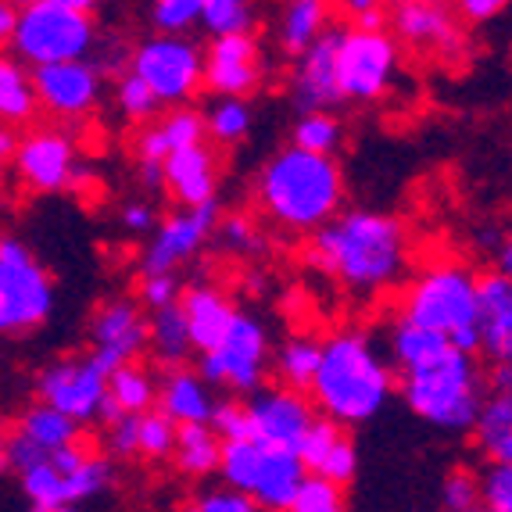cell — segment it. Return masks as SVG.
Wrapping results in <instances>:
<instances>
[{
    "label": "cell",
    "instance_id": "obj_9",
    "mask_svg": "<svg viewBox=\"0 0 512 512\" xmlns=\"http://www.w3.org/2000/svg\"><path fill=\"white\" fill-rule=\"evenodd\" d=\"M129 72L158 97L162 108H183L205 86V47L190 36H144L133 47Z\"/></svg>",
    "mask_w": 512,
    "mask_h": 512
},
{
    "label": "cell",
    "instance_id": "obj_51",
    "mask_svg": "<svg viewBox=\"0 0 512 512\" xmlns=\"http://www.w3.org/2000/svg\"><path fill=\"white\" fill-rule=\"evenodd\" d=\"M337 11L348 18L351 29H366V33L387 29V4H376V0H348Z\"/></svg>",
    "mask_w": 512,
    "mask_h": 512
},
{
    "label": "cell",
    "instance_id": "obj_45",
    "mask_svg": "<svg viewBox=\"0 0 512 512\" xmlns=\"http://www.w3.org/2000/svg\"><path fill=\"white\" fill-rule=\"evenodd\" d=\"M208 427L215 430V437H219L222 444L251 441L248 409H244V402H237V398H222V402H215L212 419H208Z\"/></svg>",
    "mask_w": 512,
    "mask_h": 512
},
{
    "label": "cell",
    "instance_id": "obj_32",
    "mask_svg": "<svg viewBox=\"0 0 512 512\" xmlns=\"http://www.w3.org/2000/svg\"><path fill=\"white\" fill-rule=\"evenodd\" d=\"M40 111L33 90V72L15 58L0 54V126H22Z\"/></svg>",
    "mask_w": 512,
    "mask_h": 512
},
{
    "label": "cell",
    "instance_id": "obj_24",
    "mask_svg": "<svg viewBox=\"0 0 512 512\" xmlns=\"http://www.w3.org/2000/svg\"><path fill=\"white\" fill-rule=\"evenodd\" d=\"M165 190L176 197L180 208H201L208 201H219V158L208 144L190 147V151L169 154V162L162 165Z\"/></svg>",
    "mask_w": 512,
    "mask_h": 512
},
{
    "label": "cell",
    "instance_id": "obj_33",
    "mask_svg": "<svg viewBox=\"0 0 512 512\" xmlns=\"http://www.w3.org/2000/svg\"><path fill=\"white\" fill-rule=\"evenodd\" d=\"M108 402L119 409V416H147L158 409V376L147 366H119L108 376Z\"/></svg>",
    "mask_w": 512,
    "mask_h": 512
},
{
    "label": "cell",
    "instance_id": "obj_11",
    "mask_svg": "<svg viewBox=\"0 0 512 512\" xmlns=\"http://www.w3.org/2000/svg\"><path fill=\"white\" fill-rule=\"evenodd\" d=\"M402 69V47L387 29L366 33V29H341L337 40V90L341 101L373 104L391 94L394 79Z\"/></svg>",
    "mask_w": 512,
    "mask_h": 512
},
{
    "label": "cell",
    "instance_id": "obj_19",
    "mask_svg": "<svg viewBox=\"0 0 512 512\" xmlns=\"http://www.w3.org/2000/svg\"><path fill=\"white\" fill-rule=\"evenodd\" d=\"M90 341L94 351L90 359L104 369L115 373L119 366L137 362V355L147 348V312L140 308L137 298H111L90 319Z\"/></svg>",
    "mask_w": 512,
    "mask_h": 512
},
{
    "label": "cell",
    "instance_id": "obj_38",
    "mask_svg": "<svg viewBox=\"0 0 512 512\" xmlns=\"http://www.w3.org/2000/svg\"><path fill=\"white\" fill-rule=\"evenodd\" d=\"M251 126H255V111H251L248 101H230V97H222V101H215L205 115L208 137H212L219 147H233V144H240V140H248Z\"/></svg>",
    "mask_w": 512,
    "mask_h": 512
},
{
    "label": "cell",
    "instance_id": "obj_42",
    "mask_svg": "<svg viewBox=\"0 0 512 512\" xmlns=\"http://www.w3.org/2000/svg\"><path fill=\"white\" fill-rule=\"evenodd\" d=\"M115 104H119L122 115H126L129 122H137V126L154 122V119H158V111H162L158 97H154L151 90H147V86L133 76V72L119 76V83H115Z\"/></svg>",
    "mask_w": 512,
    "mask_h": 512
},
{
    "label": "cell",
    "instance_id": "obj_3",
    "mask_svg": "<svg viewBox=\"0 0 512 512\" xmlns=\"http://www.w3.org/2000/svg\"><path fill=\"white\" fill-rule=\"evenodd\" d=\"M255 205L280 230L312 237L341 215L344 172L337 158L308 154L287 144L258 169Z\"/></svg>",
    "mask_w": 512,
    "mask_h": 512
},
{
    "label": "cell",
    "instance_id": "obj_30",
    "mask_svg": "<svg viewBox=\"0 0 512 512\" xmlns=\"http://www.w3.org/2000/svg\"><path fill=\"white\" fill-rule=\"evenodd\" d=\"M15 434L26 437L29 444H36L40 452H61V448H72V444H79V437H83V427L79 423H72L69 416H61L58 409H51V405H29L22 416H18L15 423Z\"/></svg>",
    "mask_w": 512,
    "mask_h": 512
},
{
    "label": "cell",
    "instance_id": "obj_21",
    "mask_svg": "<svg viewBox=\"0 0 512 512\" xmlns=\"http://www.w3.org/2000/svg\"><path fill=\"white\" fill-rule=\"evenodd\" d=\"M337 40H341V29L330 26L294 61L291 101L301 115H308V111H330L333 104H341V90H337Z\"/></svg>",
    "mask_w": 512,
    "mask_h": 512
},
{
    "label": "cell",
    "instance_id": "obj_26",
    "mask_svg": "<svg viewBox=\"0 0 512 512\" xmlns=\"http://www.w3.org/2000/svg\"><path fill=\"white\" fill-rule=\"evenodd\" d=\"M212 409L215 394L197 369L176 366L158 376V412L172 419L176 427H205L212 419Z\"/></svg>",
    "mask_w": 512,
    "mask_h": 512
},
{
    "label": "cell",
    "instance_id": "obj_23",
    "mask_svg": "<svg viewBox=\"0 0 512 512\" xmlns=\"http://www.w3.org/2000/svg\"><path fill=\"white\" fill-rule=\"evenodd\" d=\"M183 319H187L190 344L197 355L212 351L215 344L226 337V330L233 326V319L240 316V308H233V298L215 283H190L187 291L180 294Z\"/></svg>",
    "mask_w": 512,
    "mask_h": 512
},
{
    "label": "cell",
    "instance_id": "obj_59",
    "mask_svg": "<svg viewBox=\"0 0 512 512\" xmlns=\"http://www.w3.org/2000/svg\"><path fill=\"white\" fill-rule=\"evenodd\" d=\"M291 512H348L344 505H330V509H291Z\"/></svg>",
    "mask_w": 512,
    "mask_h": 512
},
{
    "label": "cell",
    "instance_id": "obj_34",
    "mask_svg": "<svg viewBox=\"0 0 512 512\" xmlns=\"http://www.w3.org/2000/svg\"><path fill=\"white\" fill-rule=\"evenodd\" d=\"M273 369L276 384L287 387V391H298V394H308L312 380H316V369H319V341L316 337H287L280 348L273 351Z\"/></svg>",
    "mask_w": 512,
    "mask_h": 512
},
{
    "label": "cell",
    "instance_id": "obj_7",
    "mask_svg": "<svg viewBox=\"0 0 512 512\" xmlns=\"http://www.w3.org/2000/svg\"><path fill=\"white\" fill-rule=\"evenodd\" d=\"M219 477L222 487L251 498L262 512H291L308 473L298 452H283L258 441H233L222 444Z\"/></svg>",
    "mask_w": 512,
    "mask_h": 512
},
{
    "label": "cell",
    "instance_id": "obj_29",
    "mask_svg": "<svg viewBox=\"0 0 512 512\" xmlns=\"http://www.w3.org/2000/svg\"><path fill=\"white\" fill-rule=\"evenodd\" d=\"M470 434L487 466H512V398L487 394Z\"/></svg>",
    "mask_w": 512,
    "mask_h": 512
},
{
    "label": "cell",
    "instance_id": "obj_36",
    "mask_svg": "<svg viewBox=\"0 0 512 512\" xmlns=\"http://www.w3.org/2000/svg\"><path fill=\"white\" fill-rule=\"evenodd\" d=\"M201 26L212 40L226 36H255L258 11L248 0H201Z\"/></svg>",
    "mask_w": 512,
    "mask_h": 512
},
{
    "label": "cell",
    "instance_id": "obj_43",
    "mask_svg": "<svg viewBox=\"0 0 512 512\" xmlns=\"http://www.w3.org/2000/svg\"><path fill=\"white\" fill-rule=\"evenodd\" d=\"M176 423L165 419L158 409H151L147 416H140V444H137V455L140 459H151V462H162L172 459L176 452Z\"/></svg>",
    "mask_w": 512,
    "mask_h": 512
},
{
    "label": "cell",
    "instance_id": "obj_22",
    "mask_svg": "<svg viewBox=\"0 0 512 512\" xmlns=\"http://www.w3.org/2000/svg\"><path fill=\"white\" fill-rule=\"evenodd\" d=\"M298 459L305 466L308 477H319L333 487H348L359 473V448L348 437V430H341L337 423L319 416L312 423V430L305 434L298 448Z\"/></svg>",
    "mask_w": 512,
    "mask_h": 512
},
{
    "label": "cell",
    "instance_id": "obj_4",
    "mask_svg": "<svg viewBox=\"0 0 512 512\" xmlns=\"http://www.w3.org/2000/svg\"><path fill=\"white\" fill-rule=\"evenodd\" d=\"M398 319L437 333L455 351H480V276L466 262L441 258L412 273L398 291Z\"/></svg>",
    "mask_w": 512,
    "mask_h": 512
},
{
    "label": "cell",
    "instance_id": "obj_28",
    "mask_svg": "<svg viewBox=\"0 0 512 512\" xmlns=\"http://www.w3.org/2000/svg\"><path fill=\"white\" fill-rule=\"evenodd\" d=\"M444 351H452V344L444 341V337H437V333L423 330V326L405 323L398 316L387 326V362L398 373H412V369L430 366L434 359H441Z\"/></svg>",
    "mask_w": 512,
    "mask_h": 512
},
{
    "label": "cell",
    "instance_id": "obj_18",
    "mask_svg": "<svg viewBox=\"0 0 512 512\" xmlns=\"http://www.w3.org/2000/svg\"><path fill=\"white\" fill-rule=\"evenodd\" d=\"M36 104L61 122H76L94 115L104 94V76L90 61H65L33 69Z\"/></svg>",
    "mask_w": 512,
    "mask_h": 512
},
{
    "label": "cell",
    "instance_id": "obj_52",
    "mask_svg": "<svg viewBox=\"0 0 512 512\" xmlns=\"http://www.w3.org/2000/svg\"><path fill=\"white\" fill-rule=\"evenodd\" d=\"M330 505H344L341 487L326 484V480H319V477H305V484H301L291 509H330Z\"/></svg>",
    "mask_w": 512,
    "mask_h": 512
},
{
    "label": "cell",
    "instance_id": "obj_12",
    "mask_svg": "<svg viewBox=\"0 0 512 512\" xmlns=\"http://www.w3.org/2000/svg\"><path fill=\"white\" fill-rule=\"evenodd\" d=\"M273 362V344H269V330L258 323L255 316L240 312L233 319V326L226 330L219 344L212 351L201 355V380L208 387H222L230 394H255L258 387H265V373Z\"/></svg>",
    "mask_w": 512,
    "mask_h": 512
},
{
    "label": "cell",
    "instance_id": "obj_47",
    "mask_svg": "<svg viewBox=\"0 0 512 512\" xmlns=\"http://www.w3.org/2000/svg\"><path fill=\"white\" fill-rule=\"evenodd\" d=\"M140 416H119L104 427V455L108 459H137Z\"/></svg>",
    "mask_w": 512,
    "mask_h": 512
},
{
    "label": "cell",
    "instance_id": "obj_41",
    "mask_svg": "<svg viewBox=\"0 0 512 512\" xmlns=\"http://www.w3.org/2000/svg\"><path fill=\"white\" fill-rule=\"evenodd\" d=\"M147 15L158 36H190L201 26V0H154Z\"/></svg>",
    "mask_w": 512,
    "mask_h": 512
},
{
    "label": "cell",
    "instance_id": "obj_6",
    "mask_svg": "<svg viewBox=\"0 0 512 512\" xmlns=\"http://www.w3.org/2000/svg\"><path fill=\"white\" fill-rule=\"evenodd\" d=\"M94 0H26L18 4V26L11 36L22 65H65L90 61L97 43Z\"/></svg>",
    "mask_w": 512,
    "mask_h": 512
},
{
    "label": "cell",
    "instance_id": "obj_1",
    "mask_svg": "<svg viewBox=\"0 0 512 512\" xmlns=\"http://www.w3.org/2000/svg\"><path fill=\"white\" fill-rule=\"evenodd\" d=\"M409 226L391 212L351 208L308 237V262L344 294L376 298L409 276Z\"/></svg>",
    "mask_w": 512,
    "mask_h": 512
},
{
    "label": "cell",
    "instance_id": "obj_35",
    "mask_svg": "<svg viewBox=\"0 0 512 512\" xmlns=\"http://www.w3.org/2000/svg\"><path fill=\"white\" fill-rule=\"evenodd\" d=\"M219 455H222V441L215 437V430L208 427H180L176 430V452L172 462L183 477L205 480L208 473H219Z\"/></svg>",
    "mask_w": 512,
    "mask_h": 512
},
{
    "label": "cell",
    "instance_id": "obj_37",
    "mask_svg": "<svg viewBox=\"0 0 512 512\" xmlns=\"http://www.w3.org/2000/svg\"><path fill=\"white\" fill-rule=\"evenodd\" d=\"M291 144L308 154H326V158H333L337 147L344 144V126L333 111H308V115H298V122H294Z\"/></svg>",
    "mask_w": 512,
    "mask_h": 512
},
{
    "label": "cell",
    "instance_id": "obj_49",
    "mask_svg": "<svg viewBox=\"0 0 512 512\" xmlns=\"http://www.w3.org/2000/svg\"><path fill=\"white\" fill-rule=\"evenodd\" d=\"M180 280L176 276H140V291L137 301L140 308H151V312H162V308L180 305Z\"/></svg>",
    "mask_w": 512,
    "mask_h": 512
},
{
    "label": "cell",
    "instance_id": "obj_10",
    "mask_svg": "<svg viewBox=\"0 0 512 512\" xmlns=\"http://www.w3.org/2000/svg\"><path fill=\"white\" fill-rule=\"evenodd\" d=\"M22 491L33 509H72V505L97 498L111 487V459L90 452L83 441L72 448L51 452L33 470L22 473Z\"/></svg>",
    "mask_w": 512,
    "mask_h": 512
},
{
    "label": "cell",
    "instance_id": "obj_20",
    "mask_svg": "<svg viewBox=\"0 0 512 512\" xmlns=\"http://www.w3.org/2000/svg\"><path fill=\"white\" fill-rule=\"evenodd\" d=\"M265 58L255 36H226L205 47V90L230 101H248L262 86Z\"/></svg>",
    "mask_w": 512,
    "mask_h": 512
},
{
    "label": "cell",
    "instance_id": "obj_16",
    "mask_svg": "<svg viewBox=\"0 0 512 512\" xmlns=\"http://www.w3.org/2000/svg\"><path fill=\"white\" fill-rule=\"evenodd\" d=\"M15 172L36 194H61L83 180V162H79L76 140L65 129H33L18 140Z\"/></svg>",
    "mask_w": 512,
    "mask_h": 512
},
{
    "label": "cell",
    "instance_id": "obj_2",
    "mask_svg": "<svg viewBox=\"0 0 512 512\" xmlns=\"http://www.w3.org/2000/svg\"><path fill=\"white\" fill-rule=\"evenodd\" d=\"M398 394V376L387 355L359 326H341L319 341V369L308 387L316 412L341 430L362 427Z\"/></svg>",
    "mask_w": 512,
    "mask_h": 512
},
{
    "label": "cell",
    "instance_id": "obj_53",
    "mask_svg": "<svg viewBox=\"0 0 512 512\" xmlns=\"http://www.w3.org/2000/svg\"><path fill=\"white\" fill-rule=\"evenodd\" d=\"M119 222H122V230H129V233H154L158 212H154L151 201H126L119 212Z\"/></svg>",
    "mask_w": 512,
    "mask_h": 512
},
{
    "label": "cell",
    "instance_id": "obj_14",
    "mask_svg": "<svg viewBox=\"0 0 512 512\" xmlns=\"http://www.w3.org/2000/svg\"><path fill=\"white\" fill-rule=\"evenodd\" d=\"M219 219V201H208L201 208H176L158 219L147 248L140 251V276H176L180 265H187L205 248Z\"/></svg>",
    "mask_w": 512,
    "mask_h": 512
},
{
    "label": "cell",
    "instance_id": "obj_44",
    "mask_svg": "<svg viewBox=\"0 0 512 512\" xmlns=\"http://www.w3.org/2000/svg\"><path fill=\"white\" fill-rule=\"evenodd\" d=\"M444 512H480V477L466 466L452 470L441 480Z\"/></svg>",
    "mask_w": 512,
    "mask_h": 512
},
{
    "label": "cell",
    "instance_id": "obj_50",
    "mask_svg": "<svg viewBox=\"0 0 512 512\" xmlns=\"http://www.w3.org/2000/svg\"><path fill=\"white\" fill-rule=\"evenodd\" d=\"M129 58H133V51H129L122 40H111V36H97L94 43V54H90V65H94L101 76H126L129 72Z\"/></svg>",
    "mask_w": 512,
    "mask_h": 512
},
{
    "label": "cell",
    "instance_id": "obj_56",
    "mask_svg": "<svg viewBox=\"0 0 512 512\" xmlns=\"http://www.w3.org/2000/svg\"><path fill=\"white\" fill-rule=\"evenodd\" d=\"M15 26H18V4H11V0H0V47H4V43H11Z\"/></svg>",
    "mask_w": 512,
    "mask_h": 512
},
{
    "label": "cell",
    "instance_id": "obj_40",
    "mask_svg": "<svg viewBox=\"0 0 512 512\" xmlns=\"http://www.w3.org/2000/svg\"><path fill=\"white\" fill-rule=\"evenodd\" d=\"M215 237H219L222 248L237 258H251L265 251V237H262V230H258V222L244 212L222 215L219 226H215Z\"/></svg>",
    "mask_w": 512,
    "mask_h": 512
},
{
    "label": "cell",
    "instance_id": "obj_39",
    "mask_svg": "<svg viewBox=\"0 0 512 512\" xmlns=\"http://www.w3.org/2000/svg\"><path fill=\"white\" fill-rule=\"evenodd\" d=\"M158 129H162L165 144H169V151H190V147H201L208 137L205 129V115L197 108H190V104H183V108H169L165 115H158Z\"/></svg>",
    "mask_w": 512,
    "mask_h": 512
},
{
    "label": "cell",
    "instance_id": "obj_25",
    "mask_svg": "<svg viewBox=\"0 0 512 512\" xmlns=\"http://www.w3.org/2000/svg\"><path fill=\"white\" fill-rule=\"evenodd\" d=\"M480 355L491 366L512 362V280L495 269L480 276Z\"/></svg>",
    "mask_w": 512,
    "mask_h": 512
},
{
    "label": "cell",
    "instance_id": "obj_61",
    "mask_svg": "<svg viewBox=\"0 0 512 512\" xmlns=\"http://www.w3.org/2000/svg\"><path fill=\"white\" fill-rule=\"evenodd\" d=\"M33 512H76V509H33Z\"/></svg>",
    "mask_w": 512,
    "mask_h": 512
},
{
    "label": "cell",
    "instance_id": "obj_15",
    "mask_svg": "<svg viewBox=\"0 0 512 512\" xmlns=\"http://www.w3.org/2000/svg\"><path fill=\"white\" fill-rule=\"evenodd\" d=\"M387 33L398 40V47L405 43L412 51L437 54L444 61H462L470 54V40L448 4H430V0L387 4Z\"/></svg>",
    "mask_w": 512,
    "mask_h": 512
},
{
    "label": "cell",
    "instance_id": "obj_31",
    "mask_svg": "<svg viewBox=\"0 0 512 512\" xmlns=\"http://www.w3.org/2000/svg\"><path fill=\"white\" fill-rule=\"evenodd\" d=\"M147 348L165 369H176V366H187L190 351V330H187V319H183V308L172 305L162 308V312H151L147 316Z\"/></svg>",
    "mask_w": 512,
    "mask_h": 512
},
{
    "label": "cell",
    "instance_id": "obj_58",
    "mask_svg": "<svg viewBox=\"0 0 512 512\" xmlns=\"http://www.w3.org/2000/svg\"><path fill=\"white\" fill-rule=\"evenodd\" d=\"M18 140H22V137H18L15 129H11V126H0V165L8 162V158H11V162H15Z\"/></svg>",
    "mask_w": 512,
    "mask_h": 512
},
{
    "label": "cell",
    "instance_id": "obj_57",
    "mask_svg": "<svg viewBox=\"0 0 512 512\" xmlns=\"http://www.w3.org/2000/svg\"><path fill=\"white\" fill-rule=\"evenodd\" d=\"M495 273H502V276H509V280H512V233L498 240V248H495Z\"/></svg>",
    "mask_w": 512,
    "mask_h": 512
},
{
    "label": "cell",
    "instance_id": "obj_55",
    "mask_svg": "<svg viewBox=\"0 0 512 512\" xmlns=\"http://www.w3.org/2000/svg\"><path fill=\"white\" fill-rule=\"evenodd\" d=\"M487 394H505V398H512V362L491 366V373H487Z\"/></svg>",
    "mask_w": 512,
    "mask_h": 512
},
{
    "label": "cell",
    "instance_id": "obj_48",
    "mask_svg": "<svg viewBox=\"0 0 512 512\" xmlns=\"http://www.w3.org/2000/svg\"><path fill=\"white\" fill-rule=\"evenodd\" d=\"M180 512H262V509L251 498L230 491V487H208V491L190 498Z\"/></svg>",
    "mask_w": 512,
    "mask_h": 512
},
{
    "label": "cell",
    "instance_id": "obj_54",
    "mask_svg": "<svg viewBox=\"0 0 512 512\" xmlns=\"http://www.w3.org/2000/svg\"><path fill=\"white\" fill-rule=\"evenodd\" d=\"M455 18H462V22H470V26H480V22H491V18H498L505 11L502 0H462V4H455Z\"/></svg>",
    "mask_w": 512,
    "mask_h": 512
},
{
    "label": "cell",
    "instance_id": "obj_46",
    "mask_svg": "<svg viewBox=\"0 0 512 512\" xmlns=\"http://www.w3.org/2000/svg\"><path fill=\"white\" fill-rule=\"evenodd\" d=\"M480 512H512V466H487L480 477Z\"/></svg>",
    "mask_w": 512,
    "mask_h": 512
},
{
    "label": "cell",
    "instance_id": "obj_5",
    "mask_svg": "<svg viewBox=\"0 0 512 512\" xmlns=\"http://www.w3.org/2000/svg\"><path fill=\"white\" fill-rule=\"evenodd\" d=\"M398 394L412 416L444 434H470L487 402V373L477 355L444 351L430 366L398 376Z\"/></svg>",
    "mask_w": 512,
    "mask_h": 512
},
{
    "label": "cell",
    "instance_id": "obj_8",
    "mask_svg": "<svg viewBox=\"0 0 512 512\" xmlns=\"http://www.w3.org/2000/svg\"><path fill=\"white\" fill-rule=\"evenodd\" d=\"M54 312V276L26 240L0 233V341L40 330Z\"/></svg>",
    "mask_w": 512,
    "mask_h": 512
},
{
    "label": "cell",
    "instance_id": "obj_27",
    "mask_svg": "<svg viewBox=\"0 0 512 512\" xmlns=\"http://www.w3.org/2000/svg\"><path fill=\"white\" fill-rule=\"evenodd\" d=\"M330 15L333 8L323 0H291V4H283L280 18H276V47H280L283 58L298 61L330 29Z\"/></svg>",
    "mask_w": 512,
    "mask_h": 512
},
{
    "label": "cell",
    "instance_id": "obj_62",
    "mask_svg": "<svg viewBox=\"0 0 512 512\" xmlns=\"http://www.w3.org/2000/svg\"><path fill=\"white\" fill-rule=\"evenodd\" d=\"M0 359H4V341H0Z\"/></svg>",
    "mask_w": 512,
    "mask_h": 512
},
{
    "label": "cell",
    "instance_id": "obj_17",
    "mask_svg": "<svg viewBox=\"0 0 512 512\" xmlns=\"http://www.w3.org/2000/svg\"><path fill=\"white\" fill-rule=\"evenodd\" d=\"M244 409H248L251 419V441L269 444V448H283V452H298L305 434L319 419L316 405H312L308 394L287 391L280 384L258 387L248 402H244Z\"/></svg>",
    "mask_w": 512,
    "mask_h": 512
},
{
    "label": "cell",
    "instance_id": "obj_13",
    "mask_svg": "<svg viewBox=\"0 0 512 512\" xmlns=\"http://www.w3.org/2000/svg\"><path fill=\"white\" fill-rule=\"evenodd\" d=\"M36 394L43 405L58 409L72 423H97L108 402V373L90 355L54 359L36 373Z\"/></svg>",
    "mask_w": 512,
    "mask_h": 512
},
{
    "label": "cell",
    "instance_id": "obj_60",
    "mask_svg": "<svg viewBox=\"0 0 512 512\" xmlns=\"http://www.w3.org/2000/svg\"><path fill=\"white\" fill-rule=\"evenodd\" d=\"M4 437L8 434H0V470H4Z\"/></svg>",
    "mask_w": 512,
    "mask_h": 512
}]
</instances>
